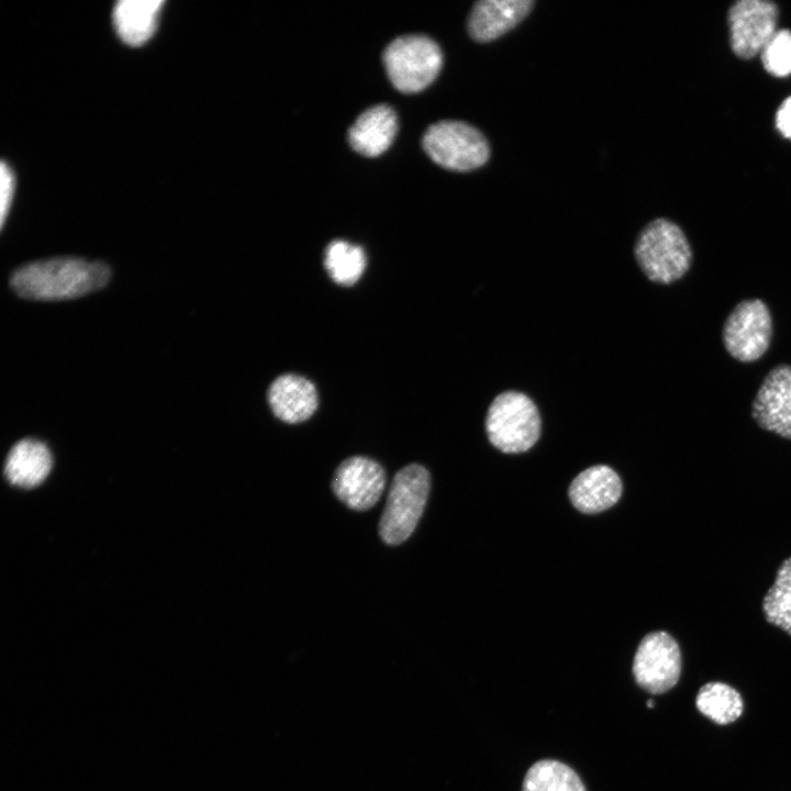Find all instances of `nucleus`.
<instances>
[{
    "instance_id": "7",
    "label": "nucleus",
    "mask_w": 791,
    "mask_h": 791,
    "mask_svg": "<svg viewBox=\"0 0 791 791\" xmlns=\"http://www.w3.org/2000/svg\"><path fill=\"white\" fill-rule=\"evenodd\" d=\"M773 324L768 305L760 299H746L735 305L722 327L726 352L740 363H753L768 350Z\"/></svg>"
},
{
    "instance_id": "6",
    "label": "nucleus",
    "mask_w": 791,
    "mask_h": 791,
    "mask_svg": "<svg viewBox=\"0 0 791 791\" xmlns=\"http://www.w3.org/2000/svg\"><path fill=\"white\" fill-rule=\"evenodd\" d=\"M387 75L401 92L414 93L428 87L443 66V52L431 37L409 34L394 38L382 54Z\"/></svg>"
},
{
    "instance_id": "4",
    "label": "nucleus",
    "mask_w": 791,
    "mask_h": 791,
    "mask_svg": "<svg viewBox=\"0 0 791 791\" xmlns=\"http://www.w3.org/2000/svg\"><path fill=\"white\" fill-rule=\"evenodd\" d=\"M430 483V474L420 464H410L396 474L379 522L385 543L399 545L410 537L423 514Z\"/></svg>"
},
{
    "instance_id": "2",
    "label": "nucleus",
    "mask_w": 791,
    "mask_h": 791,
    "mask_svg": "<svg viewBox=\"0 0 791 791\" xmlns=\"http://www.w3.org/2000/svg\"><path fill=\"white\" fill-rule=\"evenodd\" d=\"M633 257L642 275L660 286L683 278L693 261L686 234L666 218L655 219L643 226L634 242Z\"/></svg>"
},
{
    "instance_id": "21",
    "label": "nucleus",
    "mask_w": 791,
    "mask_h": 791,
    "mask_svg": "<svg viewBox=\"0 0 791 791\" xmlns=\"http://www.w3.org/2000/svg\"><path fill=\"white\" fill-rule=\"evenodd\" d=\"M766 621L791 636V557L782 561L762 600Z\"/></svg>"
},
{
    "instance_id": "13",
    "label": "nucleus",
    "mask_w": 791,
    "mask_h": 791,
    "mask_svg": "<svg viewBox=\"0 0 791 791\" xmlns=\"http://www.w3.org/2000/svg\"><path fill=\"white\" fill-rule=\"evenodd\" d=\"M267 402L277 419L296 424L309 420L315 413L319 394L311 380L287 372L276 377L269 385Z\"/></svg>"
},
{
    "instance_id": "24",
    "label": "nucleus",
    "mask_w": 791,
    "mask_h": 791,
    "mask_svg": "<svg viewBox=\"0 0 791 791\" xmlns=\"http://www.w3.org/2000/svg\"><path fill=\"white\" fill-rule=\"evenodd\" d=\"M775 123L779 133L783 137L791 140V96L780 104L776 112Z\"/></svg>"
},
{
    "instance_id": "1",
    "label": "nucleus",
    "mask_w": 791,
    "mask_h": 791,
    "mask_svg": "<svg viewBox=\"0 0 791 791\" xmlns=\"http://www.w3.org/2000/svg\"><path fill=\"white\" fill-rule=\"evenodd\" d=\"M110 278L101 261L77 257H56L29 263L11 276L14 291L26 299H73L102 288Z\"/></svg>"
},
{
    "instance_id": "15",
    "label": "nucleus",
    "mask_w": 791,
    "mask_h": 791,
    "mask_svg": "<svg viewBox=\"0 0 791 791\" xmlns=\"http://www.w3.org/2000/svg\"><path fill=\"white\" fill-rule=\"evenodd\" d=\"M398 119L388 104H376L358 115L348 130V142L359 154L376 157L386 152L397 134Z\"/></svg>"
},
{
    "instance_id": "18",
    "label": "nucleus",
    "mask_w": 791,
    "mask_h": 791,
    "mask_svg": "<svg viewBox=\"0 0 791 791\" xmlns=\"http://www.w3.org/2000/svg\"><path fill=\"white\" fill-rule=\"evenodd\" d=\"M695 706L701 714L718 725H727L738 720L744 710V701L733 687L711 681L703 684L695 698Z\"/></svg>"
},
{
    "instance_id": "22",
    "label": "nucleus",
    "mask_w": 791,
    "mask_h": 791,
    "mask_svg": "<svg viewBox=\"0 0 791 791\" xmlns=\"http://www.w3.org/2000/svg\"><path fill=\"white\" fill-rule=\"evenodd\" d=\"M764 68L775 77L791 74V32L777 31L760 52Z\"/></svg>"
},
{
    "instance_id": "17",
    "label": "nucleus",
    "mask_w": 791,
    "mask_h": 791,
    "mask_svg": "<svg viewBox=\"0 0 791 791\" xmlns=\"http://www.w3.org/2000/svg\"><path fill=\"white\" fill-rule=\"evenodd\" d=\"M163 0H121L113 8L119 36L129 45H141L154 34Z\"/></svg>"
},
{
    "instance_id": "20",
    "label": "nucleus",
    "mask_w": 791,
    "mask_h": 791,
    "mask_svg": "<svg viewBox=\"0 0 791 791\" xmlns=\"http://www.w3.org/2000/svg\"><path fill=\"white\" fill-rule=\"evenodd\" d=\"M522 791H587L580 777L569 766L544 759L527 770Z\"/></svg>"
},
{
    "instance_id": "9",
    "label": "nucleus",
    "mask_w": 791,
    "mask_h": 791,
    "mask_svg": "<svg viewBox=\"0 0 791 791\" xmlns=\"http://www.w3.org/2000/svg\"><path fill=\"white\" fill-rule=\"evenodd\" d=\"M778 8L771 1L740 0L728 10L729 41L734 54L743 59L760 53L777 32Z\"/></svg>"
},
{
    "instance_id": "11",
    "label": "nucleus",
    "mask_w": 791,
    "mask_h": 791,
    "mask_svg": "<svg viewBox=\"0 0 791 791\" xmlns=\"http://www.w3.org/2000/svg\"><path fill=\"white\" fill-rule=\"evenodd\" d=\"M756 424L791 439V365L780 364L764 378L751 403Z\"/></svg>"
},
{
    "instance_id": "3",
    "label": "nucleus",
    "mask_w": 791,
    "mask_h": 791,
    "mask_svg": "<svg viewBox=\"0 0 791 791\" xmlns=\"http://www.w3.org/2000/svg\"><path fill=\"white\" fill-rule=\"evenodd\" d=\"M543 416L537 403L520 390H504L487 408L483 430L489 443L503 454H522L538 442Z\"/></svg>"
},
{
    "instance_id": "25",
    "label": "nucleus",
    "mask_w": 791,
    "mask_h": 791,
    "mask_svg": "<svg viewBox=\"0 0 791 791\" xmlns=\"http://www.w3.org/2000/svg\"><path fill=\"white\" fill-rule=\"evenodd\" d=\"M647 706H648V708H654V701H653V700H648V701H647Z\"/></svg>"
},
{
    "instance_id": "12",
    "label": "nucleus",
    "mask_w": 791,
    "mask_h": 791,
    "mask_svg": "<svg viewBox=\"0 0 791 791\" xmlns=\"http://www.w3.org/2000/svg\"><path fill=\"white\" fill-rule=\"evenodd\" d=\"M534 0H479L467 18V33L477 43H489L519 25L533 10Z\"/></svg>"
},
{
    "instance_id": "10",
    "label": "nucleus",
    "mask_w": 791,
    "mask_h": 791,
    "mask_svg": "<svg viewBox=\"0 0 791 791\" xmlns=\"http://www.w3.org/2000/svg\"><path fill=\"white\" fill-rule=\"evenodd\" d=\"M386 487V474L376 460L352 456L336 468L332 481L335 495L348 508L365 511L380 499Z\"/></svg>"
},
{
    "instance_id": "8",
    "label": "nucleus",
    "mask_w": 791,
    "mask_h": 791,
    "mask_svg": "<svg viewBox=\"0 0 791 791\" xmlns=\"http://www.w3.org/2000/svg\"><path fill=\"white\" fill-rule=\"evenodd\" d=\"M682 657L677 640L667 632L647 634L639 643L633 675L645 691L661 694L672 689L681 675Z\"/></svg>"
},
{
    "instance_id": "16",
    "label": "nucleus",
    "mask_w": 791,
    "mask_h": 791,
    "mask_svg": "<svg viewBox=\"0 0 791 791\" xmlns=\"http://www.w3.org/2000/svg\"><path fill=\"white\" fill-rule=\"evenodd\" d=\"M52 455L40 441L25 438L18 442L9 452L4 475L18 487L33 488L47 477L52 469Z\"/></svg>"
},
{
    "instance_id": "23",
    "label": "nucleus",
    "mask_w": 791,
    "mask_h": 791,
    "mask_svg": "<svg viewBox=\"0 0 791 791\" xmlns=\"http://www.w3.org/2000/svg\"><path fill=\"white\" fill-rule=\"evenodd\" d=\"M14 187H15V179L14 174L9 165H7L4 161L1 163L0 167V214H1V224L3 225L5 218L8 215V211L10 210V205L13 199L14 194Z\"/></svg>"
},
{
    "instance_id": "19",
    "label": "nucleus",
    "mask_w": 791,
    "mask_h": 791,
    "mask_svg": "<svg viewBox=\"0 0 791 791\" xmlns=\"http://www.w3.org/2000/svg\"><path fill=\"white\" fill-rule=\"evenodd\" d=\"M367 265L361 246L344 239L330 242L324 250V268L337 285L350 287L363 276Z\"/></svg>"
},
{
    "instance_id": "5",
    "label": "nucleus",
    "mask_w": 791,
    "mask_h": 791,
    "mask_svg": "<svg viewBox=\"0 0 791 791\" xmlns=\"http://www.w3.org/2000/svg\"><path fill=\"white\" fill-rule=\"evenodd\" d=\"M422 146L435 164L459 172L484 166L491 155L486 135L459 120H442L430 125L423 135Z\"/></svg>"
},
{
    "instance_id": "14",
    "label": "nucleus",
    "mask_w": 791,
    "mask_h": 791,
    "mask_svg": "<svg viewBox=\"0 0 791 791\" xmlns=\"http://www.w3.org/2000/svg\"><path fill=\"white\" fill-rule=\"evenodd\" d=\"M568 492L573 506L580 512L599 513L617 502L622 494V481L611 467L594 465L571 481Z\"/></svg>"
}]
</instances>
